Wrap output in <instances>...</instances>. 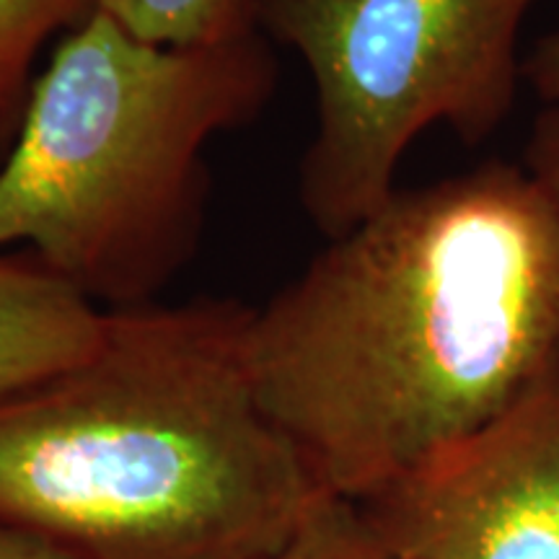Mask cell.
I'll return each mask as SVG.
<instances>
[{
	"mask_svg": "<svg viewBox=\"0 0 559 559\" xmlns=\"http://www.w3.org/2000/svg\"><path fill=\"white\" fill-rule=\"evenodd\" d=\"M557 349L559 207L513 160L396 187L247 332L264 415L353 502L498 417Z\"/></svg>",
	"mask_w": 559,
	"mask_h": 559,
	"instance_id": "obj_1",
	"label": "cell"
},
{
	"mask_svg": "<svg viewBox=\"0 0 559 559\" xmlns=\"http://www.w3.org/2000/svg\"><path fill=\"white\" fill-rule=\"evenodd\" d=\"M236 298L107 309L102 340L0 396V528L68 559H270L324 498L264 415Z\"/></svg>",
	"mask_w": 559,
	"mask_h": 559,
	"instance_id": "obj_2",
	"label": "cell"
},
{
	"mask_svg": "<svg viewBox=\"0 0 559 559\" xmlns=\"http://www.w3.org/2000/svg\"><path fill=\"white\" fill-rule=\"evenodd\" d=\"M275 86L262 32L166 47L94 11L37 75L0 164V249L24 243L102 309L153 304L200 247L210 143Z\"/></svg>",
	"mask_w": 559,
	"mask_h": 559,
	"instance_id": "obj_3",
	"label": "cell"
},
{
	"mask_svg": "<svg viewBox=\"0 0 559 559\" xmlns=\"http://www.w3.org/2000/svg\"><path fill=\"white\" fill-rule=\"evenodd\" d=\"M539 0H257V29L309 68L317 128L298 202L324 239L376 213L430 128L481 145L523 86L521 32Z\"/></svg>",
	"mask_w": 559,
	"mask_h": 559,
	"instance_id": "obj_4",
	"label": "cell"
},
{
	"mask_svg": "<svg viewBox=\"0 0 559 559\" xmlns=\"http://www.w3.org/2000/svg\"><path fill=\"white\" fill-rule=\"evenodd\" d=\"M358 506L389 559H559V349L498 417Z\"/></svg>",
	"mask_w": 559,
	"mask_h": 559,
	"instance_id": "obj_5",
	"label": "cell"
},
{
	"mask_svg": "<svg viewBox=\"0 0 559 559\" xmlns=\"http://www.w3.org/2000/svg\"><path fill=\"white\" fill-rule=\"evenodd\" d=\"M107 309L26 251L0 254V396L41 383L86 358Z\"/></svg>",
	"mask_w": 559,
	"mask_h": 559,
	"instance_id": "obj_6",
	"label": "cell"
},
{
	"mask_svg": "<svg viewBox=\"0 0 559 559\" xmlns=\"http://www.w3.org/2000/svg\"><path fill=\"white\" fill-rule=\"evenodd\" d=\"M94 11L96 0H0V156L19 132L39 50L52 34H68Z\"/></svg>",
	"mask_w": 559,
	"mask_h": 559,
	"instance_id": "obj_7",
	"label": "cell"
},
{
	"mask_svg": "<svg viewBox=\"0 0 559 559\" xmlns=\"http://www.w3.org/2000/svg\"><path fill=\"white\" fill-rule=\"evenodd\" d=\"M138 39L166 47H198L239 39L257 29V0H96Z\"/></svg>",
	"mask_w": 559,
	"mask_h": 559,
	"instance_id": "obj_8",
	"label": "cell"
},
{
	"mask_svg": "<svg viewBox=\"0 0 559 559\" xmlns=\"http://www.w3.org/2000/svg\"><path fill=\"white\" fill-rule=\"evenodd\" d=\"M270 559H389L358 502L324 495Z\"/></svg>",
	"mask_w": 559,
	"mask_h": 559,
	"instance_id": "obj_9",
	"label": "cell"
},
{
	"mask_svg": "<svg viewBox=\"0 0 559 559\" xmlns=\"http://www.w3.org/2000/svg\"><path fill=\"white\" fill-rule=\"evenodd\" d=\"M521 166L559 207V104H544L534 117Z\"/></svg>",
	"mask_w": 559,
	"mask_h": 559,
	"instance_id": "obj_10",
	"label": "cell"
},
{
	"mask_svg": "<svg viewBox=\"0 0 559 559\" xmlns=\"http://www.w3.org/2000/svg\"><path fill=\"white\" fill-rule=\"evenodd\" d=\"M523 83L544 104H559V29L544 34L523 55Z\"/></svg>",
	"mask_w": 559,
	"mask_h": 559,
	"instance_id": "obj_11",
	"label": "cell"
},
{
	"mask_svg": "<svg viewBox=\"0 0 559 559\" xmlns=\"http://www.w3.org/2000/svg\"><path fill=\"white\" fill-rule=\"evenodd\" d=\"M0 559H68L50 544L21 534V531L0 528Z\"/></svg>",
	"mask_w": 559,
	"mask_h": 559,
	"instance_id": "obj_12",
	"label": "cell"
}]
</instances>
